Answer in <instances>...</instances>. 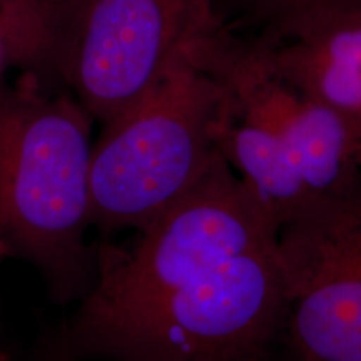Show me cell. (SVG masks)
I'll return each instance as SVG.
<instances>
[{
	"label": "cell",
	"mask_w": 361,
	"mask_h": 361,
	"mask_svg": "<svg viewBox=\"0 0 361 361\" xmlns=\"http://www.w3.org/2000/svg\"><path fill=\"white\" fill-rule=\"evenodd\" d=\"M278 231L221 154L96 273L64 329L74 358L261 361L283 333Z\"/></svg>",
	"instance_id": "cell-1"
},
{
	"label": "cell",
	"mask_w": 361,
	"mask_h": 361,
	"mask_svg": "<svg viewBox=\"0 0 361 361\" xmlns=\"http://www.w3.org/2000/svg\"><path fill=\"white\" fill-rule=\"evenodd\" d=\"M92 123L61 84L30 72L0 80V241L59 303L82 300L96 273Z\"/></svg>",
	"instance_id": "cell-2"
},
{
	"label": "cell",
	"mask_w": 361,
	"mask_h": 361,
	"mask_svg": "<svg viewBox=\"0 0 361 361\" xmlns=\"http://www.w3.org/2000/svg\"><path fill=\"white\" fill-rule=\"evenodd\" d=\"M219 89L189 49L137 101L102 124L90 164V221L139 231L183 200L216 157Z\"/></svg>",
	"instance_id": "cell-3"
},
{
	"label": "cell",
	"mask_w": 361,
	"mask_h": 361,
	"mask_svg": "<svg viewBox=\"0 0 361 361\" xmlns=\"http://www.w3.org/2000/svg\"><path fill=\"white\" fill-rule=\"evenodd\" d=\"M189 56L218 84V119L274 144L314 200L361 178V134L293 80L259 34L219 20Z\"/></svg>",
	"instance_id": "cell-4"
},
{
	"label": "cell",
	"mask_w": 361,
	"mask_h": 361,
	"mask_svg": "<svg viewBox=\"0 0 361 361\" xmlns=\"http://www.w3.org/2000/svg\"><path fill=\"white\" fill-rule=\"evenodd\" d=\"M219 0H69L56 79L104 124L221 20Z\"/></svg>",
	"instance_id": "cell-5"
},
{
	"label": "cell",
	"mask_w": 361,
	"mask_h": 361,
	"mask_svg": "<svg viewBox=\"0 0 361 361\" xmlns=\"http://www.w3.org/2000/svg\"><path fill=\"white\" fill-rule=\"evenodd\" d=\"M293 361H361V178L278 229Z\"/></svg>",
	"instance_id": "cell-6"
},
{
	"label": "cell",
	"mask_w": 361,
	"mask_h": 361,
	"mask_svg": "<svg viewBox=\"0 0 361 361\" xmlns=\"http://www.w3.org/2000/svg\"><path fill=\"white\" fill-rule=\"evenodd\" d=\"M259 35L293 80L361 134V6L333 8Z\"/></svg>",
	"instance_id": "cell-7"
},
{
	"label": "cell",
	"mask_w": 361,
	"mask_h": 361,
	"mask_svg": "<svg viewBox=\"0 0 361 361\" xmlns=\"http://www.w3.org/2000/svg\"><path fill=\"white\" fill-rule=\"evenodd\" d=\"M69 0H0V59L56 80V54Z\"/></svg>",
	"instance_id": "cell-8"
},
{
	"label": "cell",
	"mask_w": 361,
	"mask_h": 361,
	"mask_svg": "<svg viewBox=\"0 0 361 361\" xmlns=\"http://www.w3.org/2000/svg\"><path fill=\"white\" fill-rule=\"evenodd\" d=\"M361 0H219V17L226 24L256 34H276L318 13Z\"/></svg>",
	"instance_id": "cell-9"
},
{
	"label": "cell",
	"mask_w": 361,
	"mask_h": 361,
	"mask_svg": "<svg viewBox=\"0 0 361 361\" xmlns=\"http://www.w3.org/2000/svg\"><path fill=\"white\" fill-rule=\"evenodd\" d=\"M6 258H8L7 250H6V246H4V243L0 241V264H2V261L6 259Z\"/></svg>",
	"instance_id": "cell-10"
},
{
	"label": "cell",
	"mask_w": 361,
	"mask_h": 361,
	"mask_svg": "<svg viewBox=\"0 0 361 361\" xmlns=\"http://www.w3.org/2000/svg\"><path fill=\"white\" fill-rule=\"evenodd\" d=\"M0 361H7V358L2 353H0Z\"/></svg>",
	"instance_id": "cell-11"
}]
</instances>
